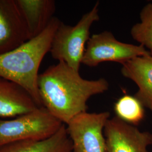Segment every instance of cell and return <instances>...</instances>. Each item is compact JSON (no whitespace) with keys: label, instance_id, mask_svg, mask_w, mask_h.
<instances>
[{"label":"cell","instance_id":"obj_12","mask_svg":"<svg viewBox=\"0 0 152 152\" xmlns=\"http://www.w3.org/2000/svg\"><path fill=\"white\" fill-rule=\"evenodd\" d=\"M0 152H72V142L63 124L53 136L41 141H20L0 147Z\"/></svg>","mask_w":152,"mask_h":152},{"label":"cell","instance_id":"obj_4","mask_svg":"<svg viewBox=\"0 0 152 152\" xmlns=\"http://www.w3.org/2000/svg\"><path fill=\"white\" fill-rule=\"evenodd\" d=\"M63 124L43 106L12 120H0V147L20 141L46 140Z\"/></svg>","mask_w":152,"mask_h":152},{"label":"cell","instance_id":"obj_10","mask_svg":"<svg viewBox=\"0 0 152 152\" xmlns=\"http://www.w3.org/2000/svg\"><path fill=\"white\" fill-rule=\"evenodd\" d=\"M38 107L23 87L14 82L0 77V117L18 116Z\"/></svg>","mask_w":152,"mask_h":152},{"label":"cell","instance_id":"obj_8","mask_svg":"<svg viewBox=\"0 0 152 152\" xmlns=\"http://www.w3.org/2000/svg\"><path fill=\"white\" fill-rule=\"evenodd\" d=\"M30 39L27 25L15 0H0V55Z\"/></svg>","mask_w":152,"mask_h":152},{"label":"cell","instance_id":"obj_9","mask_svg":"<svg viewBox=\"0 0 152 152\" xmlns=\"http://www.w3.org/2000/svg\"><path fill=\"white\" fill-rule=\"evenodd\" d=\"M122 76L138 87L134 96L152 112V56H141L122 64Z\"/></svg>","mask_w":152,"mask_h":152},{"label":"cell","instance_id":"obj_11","mask_svg":"<svg viewBox=\"0 0 152 152\" xmlns=\"http://www.w3.org/2000/svg\"><path fill=\"white\" fill-rule=\"evenodd\" d=\"M27 27L30 39L36 37L48 26L54 17L53 0H15Z\"/></svg>","mask_w":152,"mask_h":152},{"label":"cell","instance_id":"obj_6","mask_svg":"<svg viewBox=\"0 0 152 152\" xmlns=\"http://www.w3.org/2000/svg\"><path fill=\"white\" fill-rule=\"evenodd\" d=\"M109 112L77 115L66 125L72 152H106L104 128L110 118Z\"/></svg>","mask_w":152,"mask_h":152},{"label":"cell","instance_id":"obj_14","mask_svg":"<svg viewBox=\"0 0 152 152\" xmlns=\"http://www.w3.org/2000/svg\"><path fill=\"white\" fill-rule=\"evenodd\" d=\"M140 19V22L131 28V36L152 56V3H148L142 7Z\"/></svg>","mask_w":152,"mask_h":152},{"label":"cell","instance_id":"obj_1","mask_svg":"<svg viewBox=\"0 0 152 152\" xmlns=\"http://www.w3.org/2000/svg\"><path fill=\"white\" fill-rule=\"evenodd\" d=\"M38 87L42 106L66 125L75 116L87 112L92 96L108 91V81L88 80L64 62L59 61L39 75Z\"/></svg>","mask_w":152,"mask_h":152},{"label":"cell","instance_id":"obj_5","mask_svg":"<svg viewBox=\"0 0 152 152\" xmlns=\"http://www.w3.org/2000/svg\"><path fill=\"white\" fill-rule=\"evenodd\" d=\"M149 52L141 45H136L121 42L109 31L94 34L87 42L82 64L94 67L107 62L121 64L135 58L148 55Z\"/></svg>","mask_w":152,"mask_h":152},{"label":"cell","instance_id":"obj_13","mask_svg":"<svg viewBox=\"0 0 152 152\" xmlns=\"http://www.w3.org/2000/svg\"><path fill=\"white\" fill-rule=\"evenodd\" d=\"M115 117L126 123L136 126L145 117L144 107L134 96L125 95L114 103Z\"/></svg>","mask_w":152,"mask_h":152},{"label":"cell","instance_id":"obj_7","mask_svg":"<svg viewBox=\"0 0 152 152\" xmlns=\"http://www.w3.org/2000/svg\"><path fill=\"white\" fill-rule=\"evenodd\" d=\"M106 152H148L152 133L141 131L117 117L109 118L104 128Z\"/></svg>","mask_w":152,"mask_h":152},{"label":"cell","instance_id":"obj_3","mask_svg":"<svg viewBox=\"0 0 152 152\" xmlns=\"http://www.w3.org/2000/svg\"><path fill=\"white\" fill-rule=\"evenodd\" d=\"M99 2L85 14L75 26L61 23L55 33L50 52L52 57L79 72L92 24L99 21Z\"/></svg>","mask_w":152,"mask_h":152},{"label":"cell","instance_id":"obj_2","mask_svg":"<svg viewBox=\"0 0 152 152\" xmlns=\"http://www.w3.org/2000/svg\"><path fill=\"white\" fill-rule=\"evenodd\" d=\"M60 23L54 16L40 34L10 51L0 55V77L23 87L38 107H42L38 87L39 68L45 56L50 52Z\"/></svg>","mask_w":152,"mask_h":152}]
</instances>
